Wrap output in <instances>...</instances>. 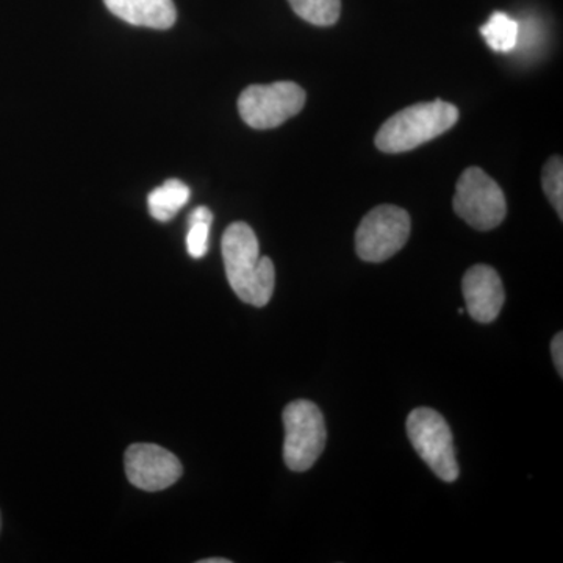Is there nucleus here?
I'll use <instances>...</instances> for the list:
<instances>
[{"label": "nucleus", "instance_id": "nucleus-17", "mask_svg": "<svg viewBox=\"0 0 563 563\" xmlns=\"http://www.w3.org/2000/svg\"><path fill=\"white\" fill-rule=\"evenodd\" d=\"M211 221H213V213L207 207H198V209L192 210L190 224L191 222H209L211 224Z\"/></svg>", "mask_w": 563, "mask_h": 563}, {"label": "nucleus", "instance_id": "nucleus-2", "mask_svg": "<svg viewBox=\"0 0 563 563\" xmlns=\"http://www.w3.org/2000/svg\"><path fill=\"white\" fill-rule=\"evenodd\" d=\"M459 121V110L444 101L415 103L393 114L376 135L377 150L401 154L443 135Z\"/></svg>", "mask_w": 563, "mask_h": 563}, {"label": "nucleus", "instance_id": "nucleus-10", "mask_svg": "<svg viewBox=\"0 0 563 563\" xmlns=\"http://www.w3.org/2000/svg\"><path fill=\"white\" fill-rule=\"evenodd\" d=\"M103 3L114 16L136 27L166 31L177 18L173 0H103Z\"/></svg>", "mask_w": 563, "mask_h": 563}, {"label": "nucleus", "instance_id": "nucleus-4", "mask_svg": "<svg viewBox=\"0 0 563 563\" xmlns=\"http://www.w3.org/2000/svg\"><path fill=\"white\" fill-rule=\"evenodd\" d=\"M407 435L415 451L428 463L429 468L444 483H454L459 477L453 432L446 420L429 409L418 407L407 418Z\"/></svg>", "mask_w": 563, "mask_h": 563}, {"label": "nucleus", "instance_id": "nucleus-14", "mask_svg": "<svg viewBox=\"0 0 563 563\" xmlns=\"http://www.w3.org/2000/svg\"><path fill=\"white\" fill-rule=\"evenodd\" d=\"M542 185L544 195L553 203L561 220L563 218V163L561 157L550 158L543 168Z\"/></svg>", "mask_w": 563, "mask_h": 563}, {"label": "nucleus", "instance_id": "nucleus-5", "mask_svg": "<svg viewBox=\"0 0 563 563\" xmlns=\"http://www.w3.org/2000/svg\"><path fill=\"white\" fill-rule=\"evenodd\" d=\"M306 98V91L292 81L252 85L240 96V117L258 131L279 128L303 109Z\"/></svg>", "mask_w": 563, "mask_h": 563}, {"label": "nucleus", "instance_id": "nucleus-13", "mask_svg": "<svg viewBox=\"0 0 563 563\" xmlns=\"http://www.w3.org/2000/svg\"><path fill=\"white\" fill-rule=\"evenodd\" d=\"M292 11L303 21L313 25H333L340 18V0H288Z\"/></svg>", "mask_w": 563, "mask_h": 563}, {"label": "nucleus", "instance_id": "nucleus-3", "mask_svg": "<svg viewBox=\"0 0 563 563\" xmlns=\"http://www.w3.org/2000/svg\"><path fill=\"white\" fill-rule=\"evenodd\" d=\"M284 461L291 472L312 468L328 440L324 417L317 404L299 399L284 410Z\"/></svg>", "mask_w": 563, "mask_h": 563}, {"label": "nucleus", "instance_id": "nucleus-18", "mask_svg": "<svg viewBox=\"0 0 563 563\" xmlns=\"http://www.w3.org/2000/svg\"><path fill=\"white\" fill-rule=\"evenodd\" d=\"M199 563H231V561H229V559L214 558V559H203V561H199Z\"/></svg>", "mask_w": 563, "mask_h": 563}, {"label": "nucleus", "instance_id": "nucleus-19", "mask_svg": "<svg viewBox=\"0 0 563 563\" xmlns=\"http://www.w3.org/2000/svg\"><path fill=\"white\" fill-rule=\"evenodd\" d=\"M0 529H2V515H0Z\"/></svg>", "mask_w": 563, "mask_h": 563}, {"label": "nucleus", "instance_id": "nucleus-8", "mask_svg": "<svg viewBox=\"0 0 563 563\" xmlns=\"http://www.w3.org/2000/svg\"><path fill=\"white\" fill-rule=\"evenodd\" d=\"M124 466L129 483L144 492L166 490L184 474L179 457L154 443H135L129 446L124 455Z\"/></svg>", "mask_w": 563, "mask_h": 563}, {"label": "nucleus", "instance_id": "nucleus-16", "mask_svg": "<svg viewBox=\"0 0 563 563\" xmlns=\"http://www.w3.org/2000/svg\"><path fill=\"white\" fill-rule=\"evenodd\" d=\"M551 352H553V361L555 368H558L559 374H563V335L562 332H559L558 335L553 339V344H551Z\"/></svg>", "mask_w": 563, "mask_h": 563}, {"label": "nucleus", "instance_id": "nucleus-9", "mask_svg": "<svg viewBox=\"0 0 563 563\" xmlns=\"http://www.w3.org/2000/svg\"><path fill=\"white\" fill-rule=\"evenodd\" d=\"M462 291L466 310L483 324L495 321L506 301L501 277L487 265H476L466 272Z\"/></svg>", "mask_w": 563, "mask_h": 563}, {"label": "nucleus", "instance_id": "nucleus-11", "mask_svg": "<svg viewBox=\"0 0 563 563\" xmlns=\"http://www.w3.org/2000/svg\"><path fill=\"white\" fill-rule=\"evenodd\" d=\"M190 188L179 179L166 180L162 187L151 191L147 206L155 220L161 222L172 221L181 207L187 206L190 199Z\"/></svg>", "mask_w": 563, "mask_h": 563}, {"label": "nucleus", "instance_id": "nucleus-7", "mask_svg": "<svg viewBox=\"0 0 563 563\" xmlns=\"http://www.w3.org/2000/svg\"><path fill=\"white\" fill-rule=\"evenodd\" d=\"M410 235V217L395 206H379L363 218L355 232V251L362 261H388L406 246Z\"/></svg>", "mask_w": 563, "mask_h": 563}, {"label": "nucleus", "instance_id": "nucleus-1", "mask_svg": "<svg viewBox=\"0 0 563 563\" xmlns=\"http://www.w3.org/2000/svg\"><path fill=\"white\" fill-rule=\"evenodd\" d=\"M222 261L225 276L243 302L265 307L276 287L272 258L262 257L257 235L246 222H233L222 235Z\"/></svg>", "mask_w": 563, "mask_h": 563}, {"label": "nucleus", "instance_id": "nucleus-12", "mask_svg": "<svg viewBox=\"0 0 563 563\" xmlns=\"http://www.w3.org/2000/svg\"><path fill=\"white\" fill-rule=\"evenodd\" d=\"M481 33L488 46L496 52H510L517 47L518 36H520V24L512 20L509 14L496 11L492 14L487 24L481 27Z\"/></svg>", "mask_w": 563, "mask_h": 563}, {"label": "nucleus", "instance_id": "nucleus-15", "mask_svg": "<svg viewBox=\"0 0 563 563\" xmlns=\"http://www.w3.org/2000/svg\"><path fill=\"white\" fill-rule=\"evenodd\" d=\"M209 222H191L187 235V250L192 258H202L209 251Z\"/></svg>", "mask_w": 563, "mask_h": 563}, {"label": "nucleus", "instance_id": "nucleus-6", "mask_svg": "<svg viewBox=\"0 0 563 563\" xmlns=\"http://www.w3.org/2000/svg\"><path fill=\"white\" fill-rule=\"evenodd\" d=\"M454 211L477 231L498 228L507 213L501 187L479 168L463 172L455 187Z\"/></svg>", "mask_w": 563, "mask_h": 563}]
</instances>
